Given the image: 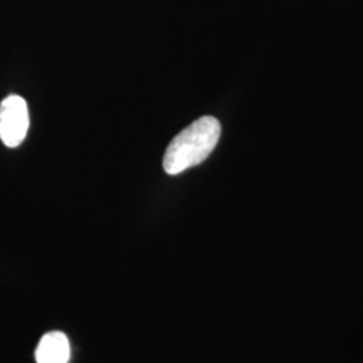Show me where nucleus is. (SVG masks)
I'll use <instances>...</instances> for the list:
<instances>
[{
    "label": "nucleus",
    "instance_id": "f257e3e1",
    "mask_svg": "<svg viewBox=\"0 0 363 363\" xmlns=\"http://www.w3.org/2000/svg\"><path fill=\"white\" fill-rule=\"evenodd\" d=\"M220 138V124L216 117L195 120L169 144L163 157V169L169 175H178L201 164L214 151Z\"/></svg>",
    "mask_w": 363,
    "mask_h": 363
},
{
    "label": "nucleus",
    "instance_id": "f03ea898",
    "mask_svg": "<svg viewBox=\"0 0 363 363\" xmlns=\"http://www.w3.org/2000/svg\"><path fill=\"white\" fill-rule=\"evenodd\" d=\"M30 127L27 103L16 94L6 97L0 104V140L15 148L26 138Z\"/></svg>",
    "mask_w": 363,
    "mask_h": 363
},
{
    "label": "nucleus",
    "instance_id": "7ed1b4c3",
    "mask_svg": "<svg viewBox=\"0 0 363 363\" xmlns=\"http://www.w3.org/2000/svg\"><path fill=\"white\" fill-rule=\"evenodd\" d=\"M70 359V345L65 334L52 331L43 335L35 350L37 363H67Z\"/></svg>",
    "mask_w": 363,
    "mask_h": 363
}]
</instances>
